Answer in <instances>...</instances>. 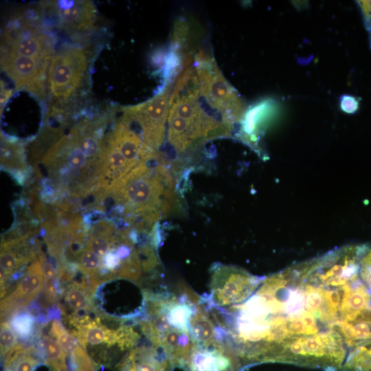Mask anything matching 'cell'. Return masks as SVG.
<instances>
[{"instance_id":"obj_10","label":"cell","mask_w":371,"mask_h":371,"mask_svg":"<svg viewBox=\"0 0 371 371\" xmlns=\"http://www.w3.org/2000/svg\"><path fill=\"white\" fill-rule=\"evenodd\" d=\"M175 366L164 350L146 338L128 351L116 365V371H172Z\"/></svg>"},{"instance_id":"obj_19","label":"cell","mask_w":371,"mask_h":371,"mask_svg":"<svg viewBox=\"0 0 371 371\" xmlns=\"http://www.w3.org/2000/svg\"><path fill=\"white\" fill-rule=\"evenodd\" d=\"M49 334L62 345L67 356H69L79 345L78 339L65 328L58 319L52 321Z\"/></svg>"},{"instance_id":"obj_11","label":"cell","mask_w":371,"mask_h":371,"mask_svg":"<svg viewBox=\"0 0 371 371\" xmlns=\"http://www.w3.org/2000/svg\"><path fill=\"white\" fill-rule=\"evenodd\" d=\"M62 26L74 30L91 27L95 18V9L90 1H57L50 3Z\"/></svg>"},{"instance_id":"obj_7","label":"cell","mask_w":371,"mask_h":371,"mask_svg":"<svg viewBox=\"0 0 371 371\" xmlns=\"http://www.w3.org/2000/svg\"><path fill=\"white\" fill-rule=\"evenodd\" d=\"M3 52L51 62L52 38L31 23L18 19L3 33Z\"/></svg>"},{"instance_id":"obj_3","label":"cell","mask_w":371,"mask_h":371,"mask_svg":"<svg viewBox=\"0 0 371 371\" xmlns=\"http://www.w3.org/2000/svg\"><path fill=\"white\" fill-rule=\"evenodd\" d=\"M171 87L169 86L150 100L124 109L121 122L131 128L149 147L157 150L164 139L165 125L168 118Z\"/></svg>"},{"instance_id":"obj_21","label":"cell","mask_w":371,"mask_h":371,"mask_svg":"<svg viewBox=\"0 0 371 371\" xmlns=\"http://www.w3.org/2000/svg\"><path fill=\"white\" fill-rule=\"evenodd\" d=\"M1 357L4 358L8 352L17 344L16 334L7 322L1 323Z\"/></svg>"},{"instance_id":"obj_17","label":"cell","mask_w":371,"mask_h":371,"mask_svg":"<svg viewBox=\"0 0 371 371\" xmlns=\"http://www.w3.org/2000/svg\"><path fill=\"white\" fill-rule=\"evenodd\" d=\"M342 371H371V344L352 352L347 359Z\"/></svg>"},{"instance_id":"obj_8","label":"cell","mask_w":371,"mask_h":371,"mask_svg":"<svg viewBox=\"0 0 371 371\" xmlns=\"http://www.w3.org/2000/svg\"><path fill=\"white\" fill-rule=\"evenodd\" d=\"M3 70L13 80L16 89L26 87L37 95H43V81L49 62L3 52Z\"/></svg>"},{"instance_id":"obj_18","label":"cell","mask_w":371,"mask_h":371,"mask_svg":"<svg viewBox=\"0 0 371 371\" xmlns=\"http://www.w3.org/2000/svg\"><path fill=\"white\" fill-rule=\"evenodd\" d=\"M80 271L85 276L99 278L102 258L94 252L84 249L79 254L77 262Z\"/></svg>"},{"instance_id":"obj_4","label":"cell","mask_w":371,"mask_h":371,"mask_svg":"<svg viewBox=\"0 0 371 371\" xmlns=\"http://www.w3.org/2000/svg\"><path fill=\"white\" fill-rule=\"evenodd\" d=\"M87 67L85 51L80 47H67L54 54L47 72L52 96L66 102L78 89Z\"/></svg>"},{"instance_id":"obj_1","label":"cell","mask_w":371,"mask_h":371,"mask_svg":"<svg viewBox=\"0 0 371 371\" xmlns=\"http://www.w3.org/2000/svg\"><path fill=\"white\" fill-rule=\"evenodd\" d=\"M229 333L249 365L278 362L342 371L371 344V271L352 245L258 278L229 311Z\"/></svg>"},{"instance_id":"obj_13","label":"cell","mask_w":371,"mask_h":371,"mask_svg":"<svg viewBox=\"0 0 371 371\" xmlns=\"http://www.w3.org/2000/svg\"><path fill=\"white\" fill-rule=\"evenodd\" d=\"M41 357L33 346L17 343L3 358V371H35Z\"/></svg>"},{"instance_id":"obj_15","label":"cell","mask_w":371,"mask_h":371,"mask_svg":"<svg viewBox=\"0 0 371 371\" xmlns=\"http://www.w3.org/2000/svg\"><path fill=\"white\" fill-rule=\"evenodd\" d=\"M93 295L89 290L76 281L67 285L63 294L65 304L74 311L95 308Z\"/></svg>"},{"instance_id":"obj_22","label":"cell","mask_w":371,"mask_h":371,"mask_svg":"<svg viewBox=\"0 0 371 371\" xmlns=\"http://www.w3.org/2000/svg\"><path fill=\"white\" fill-rule=\"evenodd\" d=\"M51 371H56V370L51 368Z\"/></svg>"},{"instance_id":"obj_2","label":"cell","mask_w":371,"mask_h":371,"mask_svg":"<svg viewBox=\"0 0 371 371\" xmlns=\"http://www.w3.org/2000/svg\"><path fill=\"white\" fill-rule=\"evenodd\" d=\"M175 186L168 161L154 150L122 179L121 187L112 194L133 229L151 234L174 207Z\"/></svg>"},{"instance_id":"obj_5","label":"cell","mask_w":371,"mask_h":371,"mask_svg":"<svg viewBox=\"0 0 371 371\" xmlns=\"http://www.w3.org/2000/svg\"><path fill=\"white\" fill-rule=\"evenodd\" d=\"M256 278L243 269L216 264L211 269L210 294L202 303L217 308L238 304L248 296Z\"/></svg>"},{"instance_id":"obj_12","label":"cell","mask_w":371,"mask_h":371,"mask_svg":"<svg viewBox=\"0 0 371 371\" xmlns=\"http://www.w3.org/2000/svg\"><path fill=\"white\" fill-rule=\"evenodd\" d=\"M117 148L134 168L154 150L121 121L115 124L109 133Z\"/></svg>"},{"instance_id":"obj_16","label":"cell","mask_w":371,"mask_h":371,"mask_svg":"<svg viewBox=\"0 0 371 371\" xmlns=\"http://www.w3.org/2000/svg\"><path fill=\"white\" fill-rule=\"evenodd\" d=\"M36 318L29 312H17L10 319V326L19 336L30 339L36 333Z\"/></svg>"},{"instance_id":"obj_9","label":"cell","mask_w":371,"mask_h":371,"mask_svg":"<svg viewBox=\"0 0 371 371\" xmlns=\"http://www.w3.org/2000/svg\"><path fill=\"white\" fill-rule=\"evenodd\" d=\"M44 286L42 265L36 258L25 271L16 285L8 296L1 302L2 317L12 316L19 311L25 308L41 291Z\"/></svg>"},{"instance_id":"obj_20","label":"cell","mask_w":371,"mask_h":371,"mask_svg":"<svg viewBox=\"0 0 371 371\" xmlns=\"http://www.w3.org/2000/svg\"><path fill=\"white\" fill-rule=\"evenodd\" d=\"M69 357L71 371H95L91 357L80 345L76 348Z\"/></svg>"},{"instance_id":"obj_6","label":"cell","mask_w":371,"mask_h":371,"mask_svg":"<svg viewBox=\"0 0 371 371\" xmlns=\"http://www.w3.org/2000/svg\"><path fill=\"white\" fill-rule=\"evenodd\" d=\"M199 89L211 107L232 124L241 116L243 108L234 89L216 67L209 61L197 69Z\"/></svg>"},{"instance_id":"obj_14","label":"cell","mask_w":371,"mask_h":371,"mask_svg":"<svg viewBox=\"0 0 371 371\" xmlns=\"http://www.w3.org/2000/svg\"><path fill=\"white\" fill-rule=\"evenodd\" d=\"M37 349L45 363L56 371H69L66 363V352L62 345L48 335H42Z\"/></svg>"}]
</instances>
